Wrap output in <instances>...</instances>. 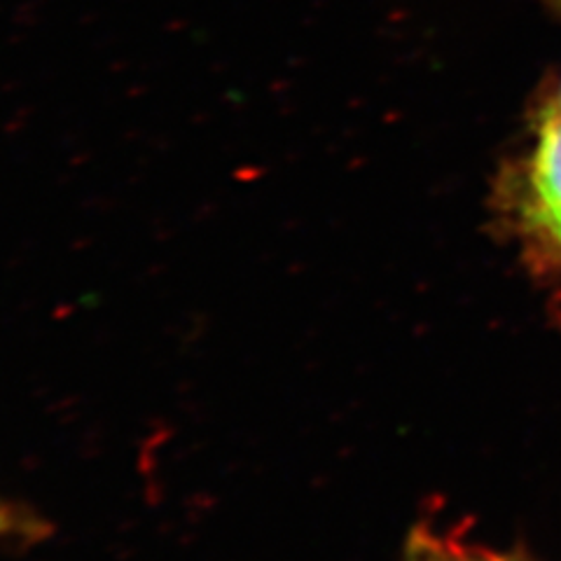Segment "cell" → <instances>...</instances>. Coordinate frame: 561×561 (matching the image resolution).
I'll return each instance as SVG.
<instances>
[{
	"label": "cell",
	"instance_id": "2",
	"mask_svg": "<svg viewBox=\"0 0 561 561\" xmlns=\"http://www.w3.org/2000/svg\"><path fill=\"white\" fill-rule=\"evenodd\" d=\"M410 561H524L513 554H503L480 546L443 540L433 534H414L410 546Z\"/></svg>",
	"mask_w": 561,
	"mask_h": 561
},
{
	"label": "cell",
	"instance_id": "5",
	"mask_svg": "<svg viewBox=\"0 0 561 561\" xmlns=\"http://www.w3.org/2000/svg\"><path fill=\"white\" fill-rule=\"evenodd\" d=\"M3 501H5V499H0V503H3Z\"/></svg>",
	"mask_w": 561,
	"mask_h": 561
},
{
	"label": "cell",
	"instance_id": "3",
	"mask_svg": "<svg viewBox=\"0 0 561 561\" xmlns=\"http://www.w3.org/2000/svg\"><path fill=\"white\" fill-rule=\"evenodd\" d=\"M51 534V526L28 505L3 501L0 503V540L38 542Z\"/></svg>",
	"mask_w": 561,
	"mask_h": 561
},
{
	"label": "cell",
	"instance_id": "1",
	"mask_svg": "<svg viewBox=\"0 0 561 561\" xmlns=\"http://www.w3.org/2000/svg\"><path fill=\"white\" fill-rule=\"evenodd\" d=\"M529 183L534 218L561 245V108L557 103L540 119Z\"/></svg>",
	"mask_w": 561,
	"mask_h": 561
},
{
	"label": "cell",
	"instance_id": "4",
	"mask_svg": "<svg viewBox=\"0 0 561 561\" xmlns=\"http://www.w3.org/2000/svg\"><path fill=\"white\" fill-rule=\"evenodd\" d=\"M557 105H559V108H561V92H559V101H557Z\"/></svg>",
	"mask_w": 561,
	"mask_h": 561
},
{
	"label": "cell",
	"instance_id": "6",
	"mask_svg": "<svg viewBox=\"0 0 561 561\" xmlns=\"http://www.w3.org/2000/svg\"><path fill=\"white\" fill-rule=\"evenodd\" d=\"M408 561H410V559H408Z\"/></svg>",
	"mask_w": 561,
	"mask_h": 561
}]
</instances>
